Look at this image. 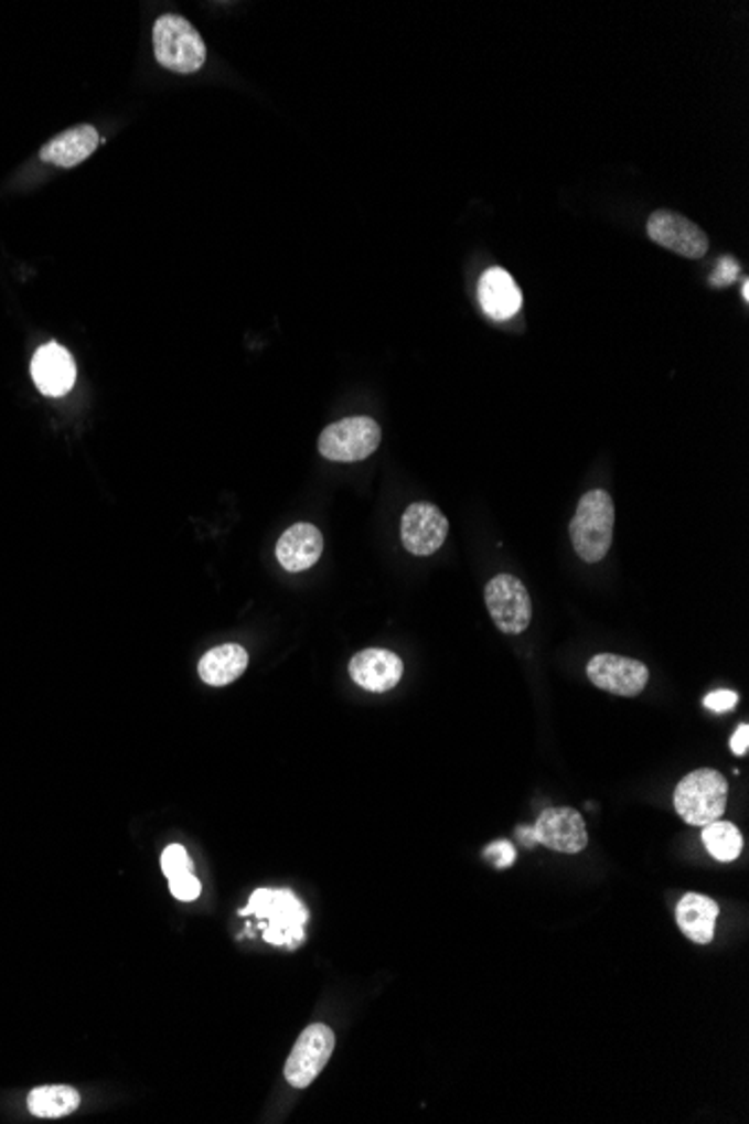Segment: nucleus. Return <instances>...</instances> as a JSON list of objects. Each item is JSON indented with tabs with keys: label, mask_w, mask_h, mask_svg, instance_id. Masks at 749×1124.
Returning a JSON list of instances; mask_svg holds the SVG:
<instances>
[{
	"label": "nucleus",
	"mask_w": 749,
	"mask_h": 1124,
	"mask_svg": "<svg viewBox=\"0 0 749 1124\" xmlns=\"http://www.w3.org/2000/svg\"><path fill=\"white\" fill-rule=\"evenodd\" d=\"M254 916L265 943L297 950L306 939L308 909L290 889H256L240 916Z\"/></svg>",
	"instance_id": "obj_1"
},
{
	"label": "nucleus",
	"mask_w": 749,
	"mask_h": 1124,
	"mask_svg": "<svg viewBox=\"0 0 749 1124\" xmlns=\"http://www.w3.org/2000/svg\"><path fill=\"white\" fill-rule=\"evenodd\" d=\"M612 525H616V505L610 494L603 490L586 492L570 523L575 553L588 564L601 561L612 544Z\"/></svg>",
	"instance_id": "obj_2"
},
{
	"label": "nucleus",
	"mask_w": 749,
	"mask_h": 1124,
	"mask_svg": "<svg viewBox=\"0 0 749 1124\" xmlns=\"http://www.w3.org/2000/svg\"><path fill=\"white\" fill-rule=\"evenodd\" d=\"M153 50L162 68L178 75H193L207 61V45H204L197 30L180 14H164L156 21Z\"/></svg>",
	"instance_id": "obj_3"
},
{
	"label": "nucleus",
	"mask_w": 749,
	"mask_h": 1124,
	"mask_svg": "<svg viewBox=\"0 0 749 1124\" xmlns=\"http://www.w3.org/2000/svg\"><path fill=\"white\" fill-rule=\"evenodd\" d=\"M727 792L729 783L720 772L700 768L677 783L673 792V804L677 815L687 824L703 828L720 820L727 809Z\"/></svg>",
	"instance_id": "obj_4"
},
{
	"label": "nucleus",
	"mask_w": 749,
	"mask_h": 1124,
	"mask_svg": "<svg viewBox=\"0 0 749 1124\" xmlns=\"http://www.w3.org/2000/svg\"><path fill=\"white\" fill-rule=\"evenodd\" d=\"M379 442V425L368 416H355L323 429L319 436V453L332 462H360L377 451Z\"/></svg>",
	"instance_id": "obj_5"
},
{
	"label": "nucleus",
	"mask_w": 749,
	"mask_h": 1124,
	"mask_svg": "<svg viewBox=\"0 0 749 1124\" xmlns=\"http://www.w3.org/2000/svg\"><path fill=\"white\" fill-rule=\"evenodd\" d=\"M334 1050V1032L325 1024L308 1026L286 1062V1080L295 1089H308L325 1069Z\"/></svg>",
	"instance_id": "obj_6"
},
{
	"label": "nucleus",
	"mask_w": 749,
	"mask_h": 1124,
	"mask_svg": "<svg viewBox=\"0 0 749 1124\" xmlns=\"http://www.w3.org/2000/svg\"><path fill=\"white\" fill-rule=\"evenodd\" d=\"M485 602L494 624L507 635L523 633L532 622L529 592L514 575L494 577L485 588Z\"/></svg>",
	"instance_id": "obj_7"
},
{
	"label": "nucleus",
	"mask_w": 749,
	"mask_h": 1124,
	"mask_svg": "<svg viewBox=\"0 0 749 1124\" xmlns=\"http://www.w3.org/2000/svg\"><path fill=\"white\" fill-rule=\"evenodd\" d=\"M646 232L655 245L673 254H680L683 258L694 260L707 256L709 251V236L705 234V229L677 212L668 210L653 212L646 221Z\"/></svg>",
	"instance_id": "obj_8"
},
{
	"label": "nucleus",
	"mask_w": 749,
	"mask_h": 1124,
	"mask_svg": "<svg viewBox=\"0 0 749 1124\" xmlns=\"http://www.w3.org/2000/svg\"><path fill=\"white\" fill-rule=\"evenodd\" d=\"M588 678L595 687L608 694L633 698L646 689L649 670L640 660L616 653H599L588 663Z\"/></svg>",
	"instance_id": "obj_9"
},
{
	"label": "nucleus",
	"mask_w": 749,
	"mask_h": 1124,
	"mask_svg": "<svg viewBox=\"0 0 749 1124\" xmlns=\"http://www.w3.org/2000/svg\"><path fill=\"white\" fill-rule=\"evenodd\" d=\"M449 535V521L434 503L408 505L402 516V544L416 557L438 553Z\"/></svg>",
	"instance_id": "obj_10"
},
{
	"label": "nucleus",
	"mask_w": 749,
	"mask_h": 1124,
	"mask_svg": "<svg viewBox=\"0 0 749 1124\" xmlns=\"http://www.w3.org/2000/svg\"><path fill=\"white\" fill-rule=\"evenodd\" d=\"M536 842L557 853H579L588 846L584 817L575 809H548L534 824Z\"/></svg>",
	"instance_id": "obj_11"
},
{
	"label": "nucleus",
	"mask_w": 749,
	"mask_h": 1124,
	"mask_svg": "<svg viewBox=\"0 0 749 1124\" xmlns=\"http://www.w3.org/2000/svg\"><path fill=\"white\" fill-rule=\"evenodd\" d=\"M349 674L355 685L366 692H388L393 689L404 674L402 657L386 649H364L353 655Z\"/></svg>",
	"instance_id": "obj_12"
},
{
	"label": "nucleus",
	"mask_w": 749,
	"mask_h": 1124,
	"mask_svg": "<svg viewBox=\"0 0 749 1124\" xmlns=\"http://www.w3.org/2000/svg\"><path fill=\"white\" fill-rule=\"evenodd\" d=\"M32 377L43 395L61 398V395L73 388L77 379V368L71 353L63 346L45 344L36 351L32 360Z\"/></svg>",
	"instance_id": "obj_13"
},
{
	"label": "nucleus",
	"mask_w": 749,
	"mask_h": 1124,
	"mask_svg": "<svg viewBox=\"0 0 749 1124\" xmlns=\"http://www.w3.org/2000/svg\"><path fill=\"white\" fill-rule=\"evenodd\" d=\"M99 142H101V138L97 133V128L90 124H82V126L63 130L61 136H56L47 144H43L39 158L43 162L61 167V169H73V167L82 164L86 158H90L97 151Z\"/></svg>",
	"instance_id": "obj_14"
},
{
	"label": "nucleus",
	"mask_w": 749,
	"mask_h": 1124,
	"mask_svg": "<svg viewBox=\"0 0 749 1124\" xmlns=\"http://www.w3.org/2000/svg\"><path fill=\"white\" fill-rule=\"evenodd\" d=\"M323 555V535L312 523H295L277 544V559L288 572L312 568Z\"/></svg>",
	"instance_id": "obj_15"
},
{
	"label": "nucleus",
	"mask_w": 749,
	"mask_h": 1124,
	"mask_svg": "<svg viewBox=\"0 0 749 1124\" xmlns=\"http://www.w3.org/2000/svg\"><path fill=\"white\" fill-rule=\"evenodd\" d=\"M720 907L716 900L703 893H687L675 907L677 928L689 941L707 945L714 941Z\"/></svg>",
	"instance_id": "obj_16"
},
{
	"label": "nucleus",
	"mask_w": 749,
	"mask_h": 1124,
	"mask_svg": "<svg viewBox=\"0 0 749 1124\" xmlns=\"http://www.w3.org/2000/svg\"><path fill=\"white\" fill-rule=\"evenodd\" d=\"M479 299H481L483 310L494 321L512 319L521 310V306H523V295H521L518 286L514 283L510 272L503 270V268H490L481 277V281H479Z\"/></svg>",
	"instance_id": "obj_17"
},
{
	"label": "nucleus",
	"mask_w": 749,
	"mask_h": 1124,
	"mask_svg": "<svg viewBox=\"0 0 749 1124\" xmlns=\"http://www.w3.org/2000/svg\"><path fill=\"white\" fill-rule=\"evenodd\" d=\"M249 665V653L240 644H221L202 655L197 674L210 687H225L238 681Z\"/></svg>",
	"instance_id": "obj_18"
},
{
	"label": "nucleus",
	"mask_w": 749,
	"mask_h": 1124,
	"mask_svg": "<svg viewBox=\"0 0 749 1124\" xmlns=\"http://www.w3.org/2000/svg\"><path fill=\"white\" fill-rule=\"evenodd\" d=\"M79 1104H82L79 1091L73 1086H63V1084L39 1086L28 1095L30 1113L34 1117H43V1120L71 1115L79 1109Z\"/></svg>",
	"instance_id": "obj_19"
},
{
	"label": "nucleus",
	"mask_w": 749,
	"mask_h": 1124,
	"mask_svg": "<svg viewBox=\"0 0 749 1124\" xmlns=\"http://www.w3.org/2000/svg\"><path fill=\"white\" fill-rule=\"evenodd\" d=\"M703 844L718 863H734L742 850V835L731 822H711L703 826Z\"/></svg>",
	"instance_id": "obj_20"
},
{
	"label": "nucleus",
	"mask_w": 749,
	"mask_h": 1124,
	"mask_svg": "<svg viewBox=\"0 0 749 1124\" xmlns=\"http://www.w3.org/2000/svg\"><path fill=\"white\" fill-rule=\"evenodd\" d=\"M160 865H162V871H164V876L169 880L175 878V876H182V874H191V869H193L191 859L186 855V848L182 844L167 846V850L162 853Z\"/></svg>",
	"instance_id": "obj_21"
},
{
	"label": "nucleus",
	"mask_w": 749,
	"mask_h": 1124,
	"mask_svg": "<svg viewBox=\"0 0 749 1124\" xmlns=\"http://www.w3.org/2000/svg\"><path fill=\"white\" fill-rule=\"evenodd\" d=\"M169 889H171L173 898H178L182 902H193L202 893V885L193 874H182V876L171 878Z\"/></svg>",
	"instance_id": "obj_22"
},
{
	"label": "nucleus",
	"mask_w": 749,
	"mask_h": 1124,
	"mask_svg": "<svg viewBox=\"0 0 749 1124\" xmlns=\"http://www.w3.org/2000/svg\"><path fill=\"white\" fill-rule=\"evenodd\" d=\"M485 857L490 859V863H492L496 869H507V867H512V865H514L516 850H514V846H512L510 842L499 839V842H494V844H490V846L485 848Z\"/></svg>",
	"instance_id": "obj_23"
},
{
	"label": "nucleus",
	"mask_w": 749,
	"mask_h": 1124,
	"mask_svg": "<svg viewBox=\"0 0 749 1124\" xmlns=\"http://www.w3.org/2000/svg\"><path fill=\"white\" fill-rule=\"evenodd\" d=\"M738 272H740L738 263H736L731 256H723V260L718 263V268H716V272L711 275L709 283H711L714 288H727L729 283H734V281L738 279Z\"/></svg>",
	"instance_id": "obj_24"
},
{
	"label": "nucleus",
	"mask_w": 749,
	"mask_h": 1124,
	"mask_svg": "<svg viewBox=\"0 0 749 1124\" xmlns=\"http://www.w3.org/2000/svg\"><path fill=\"white\" fill-rule=\"evenodd\" d=\"M736 703H738V694L729 692V689H718V692H711L709 696H705V707L711 711H720V714L734 709Z\"/></svg>",
	"instance_id": "obj_25"
},
{
	"label": "nucleus",
	"mask_w": 749,
	"mask_h": 1124,
	"mask_svg": "<svg viewBox=\"0 0 749 1124\" xmlns=\"http://www.w3.org/2000/svg\"><path fill=\"white\" fill-rule=\"evenodd\" d=\"M729 748H731V752H734L736 757L747 754V750H749V725H745V722H742V725H738V730H736V735L731 737Z\"/></svg>",
	"instance_id": "obj_26"
},
{
	"label": "nucleus",
	"mask_w": 749,
	"mask_h": 1124,
	"mask_svg": "<svg viewBox=\"0 0 749 1124\" xmlns=\"http://www.w3.org/2000/svg\"><path fill=\"white\" fill-rule=\"evenodd\" d=\"M516 833H518V839H521V842H523L525 846H536V844H538V842H536V833H534V826H532V828L523 826V828H518Z\"/></svg>",
	"instance_id": "obj_27"
},
{
	"label": "nucleus",
	"mask_w": 749,
	"mask_h": 1124,
	"mask_svg": "<svg viewBox=\"0 0 749 1124\" xmlns=\"http://www.w3.org/2000/svg\"><path fill=\"white\" fill-rule=\"evenodd\" d=\"M742 297H745V299H749V283H747V281L742 283Z\"/></svg>",
	"instance_id": "obj_28"
}]
</instances>
